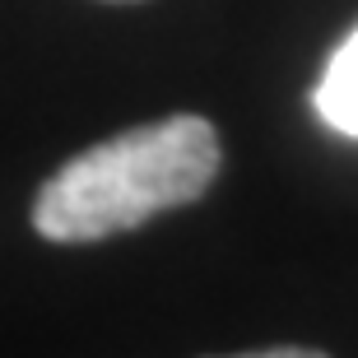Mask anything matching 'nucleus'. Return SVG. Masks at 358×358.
Masks as SVG:
<instances>
[{"label":"nucleus","mask_w":358,"mask_h":358,"mask_svg":"<svg viewBox=\"0 0 358 358\" xmlns=\"http://www.w3.org/2000/svg\"><path fill=\"white\" fill-rule=\"evenodd\" d=\"M214 173L219 135L205 117L182 112L154 126H135L75 154L47 177L33 200V228L47 242L117 238L163 210L200 200Z\"/></svg>","instance_id":"obj_1"},{"label":"nucleus","mask_w":358,"mask_h":358,"mask_svg":"<svg viewBox=\"0 0 358 358\" xmlns=\"http://www.w3.org/2000/svg\"><path fill=\"white\" fill-rule=\"evenodd\" d=\"M312 107L335 135L358 140V28L335 47L331 66H326L317 93H312Z\"/></svg>","instance_id":"obj_2"},{"label":"nucleus","mask_w":358,"mask_h":358,"mask_svg":"<svg viewBox=\"0 0 358 358\" xmlns=\"http://www.w3.org/2000/svg\"><path fill=\"white\" fill-rule=\"evenodd\" d=\"M228 358H326L317 349H298V345H279V349H256V354H228Z\"/></svg>","instance_id":"obj_3"}]
</instances>
